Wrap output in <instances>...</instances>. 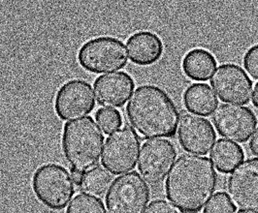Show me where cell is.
Here are the masks:
<instances>
[{"label":"cell","instance_id":"6da1fadb","mask_svg":"<svg viewBox=\"0 0 258 213\" xmlns=\"http://www.w3.org/2000/svg\"><path fill=\"white\" fill-rule=\"evenodd\" d=\"M219 176L209 158L184 154L172 167L165 183L169 201L182 213L200 212L218 187Z\"/></svg>","mask_w":258,"mask_h":213},{"label":"cell","instance_id":"7a4b0ae2","mask_svg":"<svg viewBox=\"0 0 258 213\" xmlns=\"http://www.w3.org/2000/svg\"><path fill=\"white\" fill-rule=\"evenodd\" d=\"M129 123L144 138H172L180 122V113L167 93L156 86L137 88L126 106Z\"/></svg>","mask_w":258,"mask_h":213},{"label":"cell","instance_id":"3957f363","mask_svg":"<svg viewBox=\"0 0 258 213\" xmlns=\"http://www.w3.org/2000/svg\"><path fill=\"white\" fill-rule=\"evenodd\" d=\"M61 144L71 169L90 171L99 163L103 151V133L96 121L87 116L65 124Z\"/></svg>","mask_w":258,"mask_h":213},{"label":"cell","instance_id":"277c9868","mask_svg":"<svg viewBox=\"0 0 258 213\" xmlns=\"http://www.w3.org/2000/svg\"><path fill=\"white\" fill-rule=\"evenodd\" d=\"M36 198L52 210H62L75 194V182L70 173L58 164H45L32 176Z\"/></svg>","mask_w":258,"mask_h":213},{"label":"cell","instance_id":"5b68a950","mask_svg":"<svg viewBox=\"0 0 258 213\" xmlns=\"http://www.w3.org/2000/svg\"><path fill=\"white\" fill-rule=\"evenodd\" d=\"M80 65L93 74L118 71L128 63L126 47L120 40L110 36L93 38L79 50Z\"/></svg>","mask_w":258,"mask_h":213},{"label":"cell","instance_id":"8992f818","mask_svg":"<svg viewBox=\"0 0 258 213\" xmlns=\"http://www.w3.org/2000/svg\"><path fill=\"white\" fill-rule=\"evenodd\" d=\"M151 198L150 187L137 172L118 176L106 194L108 213H144Z\"/></svg>","mask_w":258,"mask_h":213},{"label":"cell","instance_id":"52a82bcc","mask_svg":"<svg viewBox=\"0 0 258 213\" xmlns=\"http://www.w3.org/2000/svg\"><path fill=\"white\" fill-rule=\"evenodd\" d=\"M141 148V140L134 129L123 125L108 137L102 156V165L112 175L119 176L134 170Z\"/></svg>","mask_w":258,"mask_h":213},{"label":"cell","instance_id":"ba28073f","mask_svg":"<svg viewBox=\"0 0 258 213\" xmlns=\"http://www.w3.org/2000/svg\"><path fill=\"white\" fill-rule=\"evenodd\" d=\"M177 158V151L168 139H149L140 151L138 169L143 178L151 185L160 184L168 176Z\"/></svg>","mask_w":258,"mask_h":213},{"label":"cell","instance_id":"9c48e42d","mask_svg":"<svg viewBox=\"0 0 258 213\" xmlns=\"http://www.w3.org/2000/svg\"><path fill=\"white\" fill-rule=\"evenodd\" d=\"M212 121L220 136L235 143L247 141L257 126V117L250 109L229 104L220 105Z\"/></svg>","mask_w":258,"mask_h":213},{"label":"cell","instance_id":"30bf717a","mask_svg":"<svg viewBox=\"0 0 258 213\" xmlns=\"http://www.w3.org/2000/svg\"><path fill=\"white\" fill-rule=\"evenodd\" d=\"M94 107V91L91 84L83 80L65 83L55 94L54 111L61 120H72L88 115Z\"/></svg>","mask_w":258,"mask_h":213},{"label":"cell","instance_id":"8fae6325","mask_svg":"<svg viewBox=\"0 0 258 213\" xmlns=\"http://www.w3.org/2000/svg\"><path fill=\"white\" fill-rule=\"evenodd\" d=\"M227 193L236 207L258 211V158L243 161L227 179Z\"/></svg>","mask_w":258,"mask_h":213},{"label":"cell","instance_id":"7c38bea8","mask_svg":"<svg viewBox=\"0 0 258 213\" xmlns=\"http://www.w3.org/2000/svg\"><path fill=\"white\" fill-rule=\"evenodd\" d=\"M211 85L223 102L245 105L251 98L252 82L238 65H220L211 80Z\"/></svg>","mask_w":258,"mask_h":213},{"label":"cell","instance_id":"4fadbf2b","mask_svg":"<svg viewBox=\"0 0 258 213\" xmlns=\"http://www.w3.org/2000/svg\"><path fill=\"white\" fill-rule=\"evenodd\" d=\"M181 148L194 155H206L215 147L217 134L206 118L194 113H184L179 126Z\"/></svg>","mask_w":258,"mask_h":213},{"label":"cell","instance_id":"5bb4252c","mask_svg":"<svg viewBox=\"0 0 258 213\" xmlns=\"http://www.w3.org/2000/svg\"><path fill=\"white\" fill-rule=\"evenodd\" d=\"M135 88V83L126 72H116L98 77L94 82V90L100 106L120 108L128 101Z\"/></svg>","mask_w":258,"mask_h":213},{"label":"cell","instance_id":"9a60e30c","mask_svg":"<svg viewBox=\"0 0 258 213\" xmlns=\"http://www.w3.org/2000/svg\"><path fill=\"white\" fill-rule=\"evenodd\" d=\"M126 45L131 61L140 66H149L158 61L164 50L162 40L151 31H139L132 34Z\"/></svg>","mask_w":258,"mask_h":213},{"label":"cell","instance_id":"2e32d148","mask_svg":"<svg viewBox=\"0 0 258 213\" xmlns=\"http://www.w3.org/2000/svg\"><path fill=\"white\" fill-rule=\"evenodd\" d=\"M217 59L204 49L189 50L182 59L183 73L196 82H206L211 79L217 68Z\"/></svg>","mask_w":258,"mask_h":213},{"label":"cell","instance_id":"e0dca14e","mask_svg":"<svg viewBox=\"0 0 258 213\" xmlns=\"http://www.w3.org/2000/svg\"><path fill=\"white\" fill-rule=\"evenodd\" d=\"M185 108L196 115L209 116L217 110L219 99L206 84H194L183 94Z\"/></svg>","mask_w":258,"mask_h":213},{"label":"cell","instance_id":"ac0fdd59","mask_svg":"<svg viewBox=\"0 0 258 213\" xmlns=\"http://www.w3.org/2000/svg\"><path fill=\"white\" fill-rule=\"evenodd\" d=\"M243 149L228 139L220 138L211 152V160L220 173L228 174L243 162Z\"/></svg>","mask_w":258,"mask_h":213},{"label":"cell","instance_id":"d6986e66","mask_svg":"<svg viewBox=\"0 0 258 213\" xmlns=\"http://www.w3.org/2000/svg\"><path fill=\"white\" fill-rule=\"evenodd\" d=\"M113 176L102 167H95L88 171L80 185L82 192L91 196H103L111 186Z\"/></svg>","mask_w":258,"mask_h":213},{"label":"cell","instance_id":"ffe728a7","mask_svg":"<svg viewBox=\"0 0 258 213\" xmlns=\"http://www.w3.org/2000/svg\"><path fill=\"white\" fill-rule=\"evenodd\" d=\"M66 213H107L103 201L87 194H79L69 203Z\"/></svg>","mask_w":258,"mask_h":213},{"label":"cell","instance_id":"44dd1931","mask_svg":"<svg viewBox=\"0 0 258 213\" xmlns=\"http://www.w3.org/2000/svg\"><path fill=\"white\" fill-rule=\"evenodd\" d=\"M95 120L107 135L120 129L123 122L120 113L112 108H100L95 113Z\"/></svg>","mask_w":258,"mask_h":213},{"label":"cell","instance_id":"7402d4cb","mask_svg":"<svg viewBox=\"0 0 258 213\" xmlns=\"http://www.w3.org/2000/svg\"><path fill=\"white\" fill-rule=\"evenodd\" d=\"M204 213H236V206L228 194L219 192L208 203Z\"/></svg>","mask_w":258,"mask_h":213},{"label":"cell","instance_id":"603a6c76","mask_svg":"<svg viewBox=\"0 0 258 213\" xmlns=\"http://www.w3.org/2000/svg\"><path fill=\"white\" fill-rule=\"evenodd\" d=\"M244 67L254 80H258V45L246 51L244 56Z\"/></svg>","mask_w":258,"mask_h":213},{"label":"cell","instance_id":"cb8c5ba5","mask_svg":"<svg viewBox=\"0 0 258 213\" xmlns=\"http://www.w3.org/2000/svg\"><path fill=\"white\" fill-rule=\"evenodd\" d=\"M144 213H179L176 207L165 200L152 201L145 209Z\"/></svg>","mask_w":258,"mask_h":213},{"label":"cell","instance_id":"d4e9b609","mask_svg":"<svg viewBox=\"0 0 258 213\" xmlns=\"http://www.w3.org/2000/svg\"><path fill=\"white\" fill-rule=\"evenodd\" d=\"M249 149L253 155L258 157V128L249 143Z\"/></svg>","mask_w":258,"mask_h":213},{"label":"cell","instance_id":"484cf974","mask_svg":"<svg viewBox=\"0 0 258 213\" xmlns=\"http://www.w3.org/2000/svg\"><path fill=\"white\" fill-rule=\"evenodd\" d=\"M71 176H72V178H73L75 184L80 187V185L82 184L84 176H85L84 172L79 171V170H75V169H71Z\"/></svg>","mask_w":258,"mask_h":213},{"label":"cell","instance_id":"4316f807","mask_svg":"<svg viewBox=\"0 0 258 213\" xmlns=\"http://www.w3.org/2000/svg\"><path fill=\"white\" fill-rule=\"evenodd\" d=\"M252 104L258 110V83L255 85L253 89V95H252Z\"/></svg>","mask_w":258,"mask_h":213},{"label":"cell","instance_id":"83f0119b","mask_svg":"<svg viewBox=\"0 0 258 213\" xmlns=\"http://www.w3.org/2000/svg\"><path fill=\"white\" fill-rule=\"evenodd\" d=\"M238 213H258L255 211H246V210H240Z\"/></svg>","mask_w":258,"mask_h":213}]
</instances>
